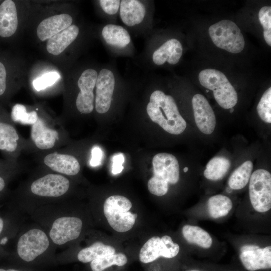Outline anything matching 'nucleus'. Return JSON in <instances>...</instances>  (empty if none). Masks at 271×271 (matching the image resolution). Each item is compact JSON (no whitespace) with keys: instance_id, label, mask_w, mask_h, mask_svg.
Masks as SVG:
<instances>
[{"instance_id":"1","label":"nucleus","mask_w":271,"mask_h":271,"mask_svg":"<svg viewBox=\"0 0 271 271\" xmlns=\"http://www.w3.org/2000/svg\"><path fill=\"white\" fill-rule=\"evenodd\" d=\"M14 248L7 257L13 265L23 266L56 261L54 245L47 233L41 227H32L15 237Z\"/></svg>"},{"instance_id":"2","label":"nucleus","mask_w":271,"mask_h":271,"mask_svg":"<svg viewBox=\"0 0 271 271\" xmlns=\"http://www.w3.org/2000/svg\"><path fill=\"white\" fill-rule=\"evenodd\" d=\"M32 212L54 246H63L77 239L81 234L82 220L78 217L65 214L63 205H44Z\"/></svg>"},{"instance_id":"3","label":"nucleus","mask_w":271,"mask_h":271,"mask_svg":"<svg viewBox=\"0 0 271 271\" xmlns=\"http://www.w3.org/2000/svg\"><path fill=\"white\" fill-rule=\"evenodd\" d=\"M151 120L170 134L178 135L186 128L173 97L160 90L152 93L146 107Z\"/></svg>"},{"instance_id":"4","label":"nucleus","mask_w":271,"mask_h":271,"mask_svg":"<svg viewBox=\"0 0 271 271\" xmlns=\"http://www.w3.org/2000/svg\"><path fill=\"white\" fill-rule=\"evenodd\" d=\"M153 176L148 181V189L153 195L161 196L167 193L168 183L175 184L179 179V165L172 154L160 153L152 159Z\"/></svg>"},{"instance_id":"5","label":"nucleus","mask_w":271,"mask_h":271,"mask_svg":"<svg viewBox=\"0 0 271 271\" xmlns=\"http://www.w3.org/2000/svg\"><path fill=\"white\" fill-rule=\"evenodd\" d=\"M198 78L201 85L213 91L215 100L222 108L230 109L237 104V92L225 74L221 71L206 69L199 73Z\"/></svg>"},{"instance_id":"6","label":"nucleus","mask_w":271,"mask_h":271,"mask_svg":"<svg viewBox=\"0 0 271 271\" xmlns=\"http://www.w3.org/2000/svg\"><path fill=\"white\" fill-rule=\"evenodd\" d=\"M131 201L121 195L109 197L103 205V213L111 227L119 232H127L133 227L137 215L129 210Z\"/></svg>"},{"instance_id":"7","label":"nucleus","mask_w":271,"mask_h":271,"mask_svg":"<svg viewBox=\"0 0 271 271\" xmlns=\"http://www.w3.org/2000/svg\"><path fill=\"white\" fill-rule=\"evenodd\" d=\"M70 187L69 180L60 174L49 173L32 181L29 187V193L36 198V201L55 200L64 196Z\"/></svg>"},{"instance_id":"8","label":"nucleus","mask_w":271,"mask_h":271,"mask_svg":"<svg viewBox=\"0 0 271 271\" xmlns=\"http://www.w3.org/2000/svg\"><path fill=\"white\" fill-rule=\"evenodd\" d=\"M213 43L218 48L232 53L241 52L245 40L237 25L233 21L223 20L212 25L208 29Z\"/></svg>"},{"instance_id":"9","label":"nucleus","mask_w":271,"mask_h":271,"mask_svg":"<svg viewBox=\"0 0 271 271\" xmlns=\"http://www.w3.org/2000/svg\"><path fill=\"white\" fill-rule=\"evenodd\" d=\"M251 204L260 213L271 208V174L266 170L259 169L251 174L249 184Z\"/></svg>"},{"instance_id":"10","label":"nucleus","mask_w":271,"mask_h":271,"mask_svg":"<svg viewBox=\"0 0 271 271\" xmlns=\"http://www.w3.org/2000/svg\"><path fill=\"white\" fill-rule=\"evenodd\" d=\"M179 250V246L173 242L170 236L164 235L161 238L153 236L143 245L139 258L141 262L148 263L160 257L173 258L177 255Z\"/></svg>"},{"instance_id":"11","label":"nucleus","mask_w":271,"mask_h":271,"mask_svg":"<svg viewBox=\"0 0 271 271\" xmlns=\"http://www.w3.org/2000/svg\"><path fill=\"white\" fill-rule=\"evenodd\" d=\"M97 77V72L90 68L84 70L78 79L77 85L80 92L76 100V106L81 113L89 114L94 109L95 96L93 90Z\"/></svg>"},{"instance_id":"12","label":"nucleus","mask_w":271,"mask_h":271,"mask_svg":"<svg viewBox=\"0 0 271 271\" xmlns=\"http://www.w3.org/2000/svg\"><path fill=\"white\" fill-rule=\"evenodd\" d=\"M239 258L243 266L248 271L269 269L271 246L262 248L256 245H244L240 248Z\"/></svg>"},{"instance_id":"13","label":"nucleus","mask_w":271,"mask_h":271,"mask_svg":"<svg viewBox=\"0 0 271 271\" xmlns=\"http://www.w3.org/2000/svg\"><path fill=\"white\" fill-rule=\"evenodd\" d=\"M115 80L113 72L103 69L98 74L96 83V95L94 106L100 114L107 112L110 109L115 88Z\"/></svg>"},{"instance_id":"14","label":"nucleus","mask_w":271,"mask_h":271,"mask_svg":"<svg viewBox=\"0 0 271 271\" xmlns=\"http://www.w3.org/2000/svg\"><path fill=\"white\" fill-rule=\"evenodd\" d=\"M192 104L197 127L205 134H211L215 129L216 121L208 100L203 95L197 94L192 99Z\"/></svg>"},{"instance_id":"15","label":"nucleus","mask_w":271,"mask_h":271,"mask_svg":"<svg viewBox=\"0 0 271 271\" xmlns=\"http://www.w3.org/2000/svg\"><path fill=\"white\" fill-rule=\"evenodd\" d=\"M16 209L0 210V258L8 255L7 246L16 236L18 230Z\"/></svg>"},{"instance_id":"16","label":"nucleus","mask_w":271,"mask_h":271,"mask_svg":"<svg viewBox=\"0 0 271 271\" xmlns=\"http://www.w3.org/2000/svg\"><path fill=\"white\" fill-rule=\"evenodd\" d=\"M19 136L7 115L0 109V150L9 158L18 150Z\"/></svg>"},{"instance_id":"17","label":"nucleus","mask_w":271,"mask_h":271,"mask_svg":"<svg viewBox=\"0 0 271 271\" xmlns=\"http://www.w3.org/2000/svg\"><path fill=\"white\" fill-rule=\"evenodd\" d=\"M43 162L52 170L63 175L74 176L80 170L79 161L71 155L51 153L45 156Z\"/></svg>"},{"instance_id":"18","label":"nucleus","mask_w":271,"mask_h":271,"mask_svg":"<svg viewBox=\"0 0 271 271\" xmlns=\"http://www.w3.org/2000/svg\"><path fill=\"white\" fill-rule=\"evenodd\" d=\"M72 17L68 14L53 15L45 18L38 25L37 35L41 41L48 40L71 25Z\"/></svg>"},{"instance_id":"19","label":"nucleus","mask_w":271,"mask_h":271,"mask_svg":"<svg viewBox=\"0 0 271 271\" xmlns=\"http://www.w3.org/2000/svg\"><path fill=\"white\" fill-rule=\"evenodd\" d=\"M18 25L17 10L12 0H5L0 4V37L9 38L17 31Z\"/></svg>"},{"instance_id":"20","label":"nucleus","mask_w":271,"mask_h":271,"mask_svg":"<svg viewBox=\"0 0 271 271\" xmlns=\"http://www.w3.org/2000/svg\"><path fill=\"white\" fill-rule=\"evenodd\" d=\"M182 52L180 41L172 38L167 40L154 52L152 60L158 65H161L165 62L174 65L180 60Z\"/></svg>"},{"instance_id":"21","label":"nucleus","mask_w":271,"mask_h":271,"mask_svg":"<svg viewBox=\"0 0 271 271\" xmlns=\"http://www.w3.org/2000/svg\"><path fill=\"white\" fill-rule=\"evenodd\" d=\"M31 137L35 146L41 150L53 148L59 139L58 132L47 127L40 119L31 129Z\"/></svg>"},{"instance_id":"22","label":"nucleus","mask_w":271,"mask_h":271,"mask_svg":"<svg viewBox=\"0 0 271 271\" xmlns=\"http://www.w3.org/2000/svg\"><path fill=\"white\" fill-rule=\"evenodd\" d=\"M79 32V28L76 25H71L48 40L47 51L54 55H59L76 39Z\"/></svg>"},{"instance_id":"23","label":"nucleus","mask_w":271,"mask_h":271,"mask_svg":"<svg viewBox=\"0 0 271 271\" xmlns=\"http://www.w3.org/2000/svg\"><path fill=\"white\" fill-rule=\"evenodd\" d=\"M146 9L144 4L137 0L120 1V16L127 26H133L140 24L144 19Z\"/></svg>"},{"instance_id":"24","label":"nucleus","mask_w":271,"mask_h":271,"mask_svg":"<svg viewBox=\"0 0 271 271\" xmlns=\"http://www.w3.org/2000/svg\"><path fill=\"white\" fill-rule=\"evenodd\" d=\"M102 35L108 44L119 47L126 46L131 41L128 31L120 25H105L102 30Z\"/></svg>"},{"instance_id":"25","label":"nucleus","mask_w":271,"mask_h":271,"mask_svg":"<svg viewBox=\"0 0 271 271\" xmlns=\"http://www.w3.org/2000/svg\"><path fill=\"white\" fill-rule=\"evenodd\" d=\"M115 253V249L114 247L98 241L80 250L77 255V258L82 263H87Z\"/></svg>"},{"instance_id":"26","label":"nucleus","mask_w":271,"mask_h":271,"mask_svg":"<svg viewBox=\"0 0 271 271\" xmlns=\"http://www.w3.org/2000/svg\"><path fill=\"white\" fill-rule=\"evenodd\" d=\"M182 232L184 238L190 244L197 245L203 248H209L212 244L210 235L199 226L186 225L183 226Z\"/></svg>"},{"instance_id":"27","label":"nucleus","mask_w":271,"mask_h":271,"mask_svg":"<svg viewBox=\"0 0 271 271\" xmlns=\"http://www.w3.org/2000/svg\"><path fill=\"white\" fill-rule=\"evenodd\" d=\"M207 207L210 216L217 219L226 216L232 209L233 203L228 197L218 194L209 198Z\"/></svg>"},{"instance_id":"28","label":"nucleus","mask_w":271,"mask_h":271,"mask_svg":"<svg viewBox=\"0 0 271 271\" xmlns=\"http://www.w3.org/2000/svg\"><path fill=\"white\" fill-rule=\"evenodd\" d=\"M253 167L252 162L247 160L236 168L229 178V187L233 190L243 188L249 181Z\"/></svg>"},{"instance_id":"29","label":"nucleus","mask_w":271,"mask_h":271,"mask_svg":"<svg viewBox=\"0 0 271 271\" xmlns=\"http://www.w3.org/2000/svg\"><path fill=\"white\" fill-rule=\"evenodd\" d=\"M230 166V162L228 159L224 157H214L207 163L204 176L210 180H218L227 173Z\"/></svg>"},{"instance_id":"30","label":"nucleus","mask_w":271,"mask_h":271,"mask_svg":"<svg viewBox=\"0 0 271 271\" xmlns=\"http://www.w3.org/2000/svg\"><path fill=\"white\" fill-rule=\"evenodd\" d=\"M127 262L126 256L120 253L96 259L91 261L90 265L92 271H103L113 265L124 266Z\"/></svg>"},{"instance_id":"31","label":"nucleus","mask_w":271,"mask_h":271,"mask_svg":"<svg viewBox=\"0 0 271 271\" xmlns=\"http://www.w3.org/2000/svg\"><path fill=\"white\" fill-rule=\"evenodd\" d=\"M10 118L15 122L32 125L38 120L39 117L35 111L28 112L24 105L16 104L12 107Z\"/></svg>"},{"instance_id":"32","label":"nucleus","mask_w":271,"mask_h":271,"mask_svg":"<svg viewBox=\"0 0 271 271\" xmlns=\"http://www.w3.org/2000/svg\"><path fill=\"white\" fill-rule=\"evenodd\" d=\"M257 113L261 119L267 123H271V88L263 93L257 106Z\"/></svg>"},{"instance_id":"33","label":"nucleus","mask_w":271,"mask_h":271,"mask_svg":"<svg viewBox=\"0 0 271 271\" xmlns=\"http://www.w3.org/2000/svg\"><path fill=\"white\" fill-rule=\"evenodd\" d=\"M258 18L263 28V36L267 44L271 45V7L263 6L259 10Z\"/></svg>"},{"instance_id":"34","label":"nucleus","mask_w":271,"mask_h":271,"mask_svg":"<svg viewBox=\"0 0 271 271\" xmlns=\"http://www.w3.org/2000/svg\"><path fill=\"white\" fill-rule=\"evenodd\" d=\"M60 78V74L56 71L49 72L34 80V89L39 91L55 84Z\"/></svg>"},{"instance_id":"35","label":"nucleus","mask_w":271,"mask_h":271,"mask_svg":"<svg viewBox=\"0 0 271 271\" xmlns=\"http://www.w3.org/2000/svg\"><path fill=\"white\" fill-rule=\"evenodd\" d=\"M8 87L6 66L4 62L0 60V99L7 96Z\"/></svg>"},{"instance_id":"36","label":"nucleus","mask_w":271,"mask_h":271,"mask_svg":"<svg viewBox=\"0 0 271 271\" xmlns=\"http://www.w3.org/2000/svg\"><path fill=\"white\" fill-rule=\"evenodd\" d=\"M100 6L103 10L109 15L115 14L118 11L120 5L119 0H100Z\"/></svg>"},{"instance_id":"37","label":"nucleus","mask_w":271,"mask_h":271,"mask_svg":"<svg viewBox=\"0 0 271 271\" xmlns=\"http://www.w3.org/2000/svg\"><path fill=\"white\" fill-rule=\"evenodd\" d=\"M124 156L122 153L115 154L112 158V173L114 175L120 173L124 169L123 164L124 162Z\"/></svg>"},{"instance_id":"38","label":"nucleus","mask_w":271,"mask_h":271,"mask_svg":"<svg viewBox=\"0 0 271 271\" xmlns=\"http://www.w3.org/2000/svg\"><path fill=\"white\" fill-rule=\"evenodd\" d=\"M13 174V170L0 174V198L6 193L8 183Z\"/></svg>"},{"instance_id":"39","label":"nucleus","mask_w":271,"mask_h":271,"mask_svg":"<svg viewBox=\"0 0 271 271\" xmlns=\"http://www.w3.org/2000/svg\"><path fill=\"white\" fill-rule=\"evenodd\" d=\"M103 157V152L98 146H94L91 150V158L90 164L92 167H96L101 164Z\"/></svg>"},{"instance_id":"40","label":"nucleus","mask_w":271,"mask_h":271,"mask_svg":"<svg viewBox=\"0 0 271 271\" xmlns=\"http://www.w3.org/2000/svg\"><path fill=\"white\" fill-rule=\"evenodd\" d=\"M0 271H33L30 268L18 265L0 266Z\"/></svg>"},{"instance_id":"41","label":"nucleus","mask_w":271,"mask_h":271,"mask_svg":"<svg viewBox=\"0 0 271 271\" xmlns=\"http://www.w3.org/2000/svg\"><path fill=\"white\" fill-rule=\"evenodd\" d=\"M12 165L9 161H0V174H2L13 170Z\"/></svg>"},{"instance_id":"42","label":"nucleus","mask_w":271,"mask_h":271,"mask_svg":"<svg viewBox=\"0 0 271 271\" xmlns=\"http://www.w3.org/2000/svg\"><path fill=\"white\" fill-rule=\"evenodd\" d=\"M188 170V167H185V168L183 169V171H184V172H187Z\"/></svg>"},{"instance_id":"43","label":"nucleus","mask_w":271,"mask_h":271,"mask_svg":"<svg viewBox=\"0 0 271 271\" xmlns=\"http://www.w3.org/2000/svg\"><path fill=\"white\" fill-rule=\"evenodd\" d=\"M233 111H234L233 108H230V112L231 113V112H233Z\"/></svg>"},{"instance_id":"44","label":"nucleus","mask_w":271,"mask_h":271,"mask_svg":"<svg viewBox=\"0 0 271 271\" xmlns=\"http://www.w3.org/2000/svg\"><path fill=\"white\" fill-rule=\"evenodd\" d=\"M188 271H201V270H196V269H193V270H188Z\"/></svg>"}]
</instances>
